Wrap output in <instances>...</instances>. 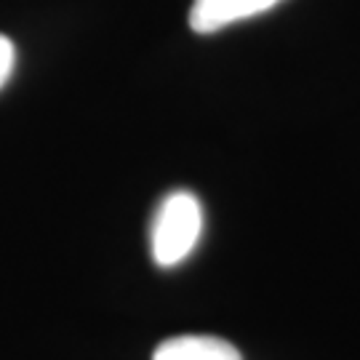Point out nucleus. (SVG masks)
I'll return each mask as SVG.
<instances>
[{
  "label": "nucleus",
  "mask_w": 360,
  "mask_h": 360,
  "mask_svg": "<svg viewBox=\"0 0 360 360\" xmlns=\"http://www.w3.org/2000/svg\"><path fill=\"white\" fill-rule=\"evenodd\" d=\"M203 232V206L193 193L176 190L163 198L153 219L150 248L158 267H176L190 257Z\"/></svg>",
  "instance_id": "1"
},
{
  "label": "nucleus",
  "mask_w": 360,
  "mask_h": 360,
  "mask_svg": "<svg viewBox=\"0 0 360 360\" xmlns=\"http://www.w3.org/2000/svg\"><path fill=\"white\" fill-rule=\"evenodd\" d=\"M283 0H193L187 22L198 35H211L224 27L267 13Z\"/></svg>",
  "instance_id": "2"
},
{
  "label": "nucleus",
  "mask_w": 360,
  "mask_h": 360,
  "mask_svg": "<svg viewBox=\"0 0 360 360\" xmlns=\"http://www.w3.org/2000/svg\"><path fill=\"white\" fill-rule=\"evenodd\" d=\"M153 360H243L238 347L219 336L187 334L166 339L153 352Z\"/></svg>",
  "instance_id": "3"
},
{
  "label": "nucleus",
  "mask_w": 360,
  "mask_h": 360,
  "mask_svg": "<svg viewBox=\"0 0 360 360\" xmlns=\"http://www.w3.org/2000/svg\"><path fill=\"white\" fill-rule=\"evenodd\" d=\"M13 65H16V49H13V43L6 35H0V89L11 77Z\"/></svg>",
  "instance_id": "4"
}]
</instances>
